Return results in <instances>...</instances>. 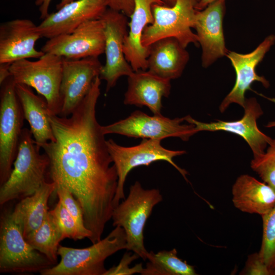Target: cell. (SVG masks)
<instances>
[{
	"mask_svg": "<svg viewBox=\"0 0 275 275\" xmlns=\"http://www.w3.org/2000/svg\"><path fill=\"white\" fill-rule=\"evenodd\" d=\"M55 192L59 198V201L66 208L79 226L82 229L88 230L84 224L82 209L73 195L69 190L62 187H56Z\"/></svg>",
	"mask_w": 275,
	"mask_h": 275,
	"instance_id": "f546056e",
	"label": "cell"
},
{
	"mask_svg": "<svg viewBox=\"0 0 275 275\" xmlns=\"http://www.w3.org/2000/svg\"><path fill=\"white\" fill-rule=\"evenodd\" d=\"M41 38L38 25L30 19L18 18L1 23L0 64L40 58L45 53L37 50L35 45Z\"/></svg>",
	"mask_w": 275,
	"mask_h": 275,
	"instance_id": "2e32d148",
	"label": "cell"
},
{
	"mask_svg": "<svg viewBox=\"0 0 275 275\" xmlns=\"http://www.w3.org/2000/svg\"><path fill=\"white\" fill-rule=\"evenodd\" d=\"M75 0H61V2L56 6V9L58 10L65 5ZM52 0H36L35 5L38 8L40 13V19H44L48 15V10Z\"/></svg>",
	"mask_w": 275,
	"mask_h": 275,
	"instance_id": "836d02e7",
	"label": "cell"
},
{
	"mask_svg": "<svg viewBox=\"0 0 275 275\" xmlns=\"http://www.w3.org/2000/svg\"><path fill=\"white\" fill-rule=\"evenodd\" d=\"M11 64H0V84L2 85L6 79L10 77V66Z\"/></svg>",
	"mask_w": 275,
	"mask_h": 275,
	"instance_id": "e575fe53",
	"label": "cell"
},
{
	"mask_svg": "<svg viewBox=\"0 0 275 275\" xmlns=\"http://www.w3.org/2000/svg\"><path fill=\"white\" fill-rule=\"evenodd\" d=\"M243 117L235 121L216 120L205 123L198 121L190 116L184 117V120L194 124L198 132L201 131H225L237 134L248 143L253 156L262 154L272 139L258 128L257 121L263 114L259 103L255 98L245 99Z\"/></svg>",
	"mask_w": 275,
	"mask_h": 275,
	"instance_id": "5bb4252c",
	"label": "cell"
},
{
	"mask_svg": "<svg viewBox=\"0 0 275 275\" xmlns=\"http://www.w3.org/2000/svg\"><path fill=\"white\" fill-rule=\"evenodd\" d=\"M184 117L170 119L162 115L149 116L135 111L127 118L111 124L101 126L104 134H118L129 137L162 140L177 137L183 141L198 132L194 124H182Z\"/></svg>",
	"mask_w": 275,
	"mask_h": 275,
	"instance_id": "30bf717a",
	"label": "cell"
},
{
	"mask_svg": "<svg viewBox=\"0 0 275 275\" xmlns=\"http://www.w3.org/2000/svg\"><path fill=\"white\" fill-rule=\"evenodd\" d=\"M56 185L45 181L32 195L22 199L15 206L22 221L24 238L43 223L49 211L48 201Z\"/></svg>",
	"mask_w": 275,
	"mask_h": 275,
	"instance_id": "cb8c5ba5",
	"label": "cell"
},
{
	"mask_svg": "<svg viewBox=\"0 0 275 275\" xmlns=\"http://www.w3.org/2000/svg\"><path fill=\"white\" fill-rule=\"evenodd\" d=\"M105 40L100 18L81 24L70 33L48 39L41 50L69 59L98 57L104 53Z\"/></svg>",
	"mask_w": 275,
	"mask_h": 275,
	"instance_id": "7c38bea8",
	"label": "cell"
},
{
	"mask_svg": "<svg viewBox=\"0 0 275 275\" xmlns=\"http://www.w3.org/2000/svg\"><path fill=\"white\" fill-rule=\"evenodd\" d=\"M162 1L166 3V5L169 6H173L176 2V0H162Z\"/></svg>",
	"mask_w": 275,
	"mask_h": 275,
	"instance_id": "8d00e7d4",
	"label": "cell"
},
{
	"mask_svg": "<svg viewBox=\"0 0 275 275\" xmlns=\"http://www.w3.org/2000/svg\"><path fill=\"white\" fill-rule=\"evenodd\" d=\"M35 142L30 129L23 128L13 168L1 186L0 205L33 195L46 181L49 159Z\"/></svg>",
	"mask_w": 275,
	"mask_h": 275,
	"instance_id": "7a4b0ae2",
	"label": "cell"
},
{
	"mask_svg": "<svg viewBox=\"0 0 275 275\" xmlns=\"http://www.w3.org/2000/svg\"><path fill=\"white\" fill-rule=\"evenodd\" d=\"M268 146L266 151L253 157L251 168L275 190V139H272Z\"/></svg>",
	"mask_w": 275,
	"mask_h": 275,
	"instance_id": "f1b7e54d",
	"label": "cell"
},
{
	"mask_svg": "<svg viewBox=\"0 0 275 275\" xmlns=\"http://www.w3.org/2000/svg\"><path fill=\"white\" fill-rule=\"evenodd\" d=\"M25 239L35 250L44 255L55 265L57 264L59 244L64 239L49 211L41 225Z\"/></svg>",
	"mask_w": 275,
	"mask_h": 275,
	"instance_id": "484cf974",
	"label": "cell"
},
{
	"mask_svg": "<svg viewBox=\"0 0 275 275\" xmlns=\"http://www.w3.org/2000/svg\"><path fill=\"white\" fill-rule=\"evenodd\" d=\"M271 274L275 275V265L273 267L271 270Z\"/></svg>",
	"mask_w": 275,
	"mask_h": 275,
	"instance_id": "f35d334b",
	"label": "cell"
},
{
	"mask_svg": "<svg viewBox=\"0 0 275 275\" xmlns=\"http://www.w3.org/2000/svg\"><path fill=\"white\" fill-rule=\"evenodd\" d=\"M15 89L24 118L30 125L35 143L40 146L54 141L55 138L49 119L50 113L45 99L35 94L28 86L16 84Z\"/></svg>",
	"mask_w": 275,
	"mask_h": 275,
	"instance_id": "603a6c76",
	"label": "cell"
},
{
	"mask_svg": "<svg viewBox=\"0 0 275 275\" xmlns=\"http://www.w3.org/2000/svg\"><path fill=\"white\" fill-rule=\"evenodd\" d=\"M12 76L2 85L0 96V185L13 169L23 130L24 119Z\"/></svg>",
	"mask_w": 275,
	"mask_h": 275,
	"instance_id": "9c48e42d",
	"label": "cell"
},
{
	"mask_svg": "<svg viewBox=\"0 0 275 275\" xmlns=\"http://www.w3.org/2000/svg\"><path fill=\"white\" fill-rule=\"evenodd\" d=\"M265 126L268 128L275 127V121L268 122Z\"/></svg>",
	"mask_w": 275,
	"mask_h": 275,
	"instance_id": "74e56055",
	"label": "cell"
},
{
	"mask_svg": "<svg viewBox=\"0 0 275 275\" xmlns=\"http://www.w3.org/2000/svg\"><path fill=\"white\" fill-rule=\"evenodd\" d=\"M108 8L130 17L134 9V0H106Z\"/></svg>",
	"mask_w": 275,
	"mask_h": 275,
	"instance_id": "d6a6232c",
	"label": "cell"
},
{
	"mask_svg": "<svg viewBox=\"0 0 275 275\" xmlns=\"http://www.w3.org/2000/svg\"><path fill=\"white\" fill-rule=\"evenodd\" d=\"M63 58L45 53L37 60L22 59L12 63L11 75L15 84L33 88L46 100L50 114L60 116L62 107L60 86Z\"/></svg>",
	"mask_w": 275,
	"mask_h": 275,
	"instance_id": "8992f818",
	"label": "cell"
},
{
	"mask_svg": "<svg viewBox=\"0 0 275 275\" xmlns=\"http://www.w3.org/2000/svg\"><path fill=\"white\" fill-rule=\"evenodd\" d=\"M140 258L135 253L131 254L130 252H126L123 256L119 263L107 269L104 275H131L135 273H141L143 270L142 263L135 264L133 267L129 265L134 260Z\"/></svg>",
	"mask_w": 275,
	"mask_h": 275,
	"instance_id": "4dcf8cb0",
	"label": "cell"
},
{
	"mask_svg": "<svg viewBox=\"0 0 275 275\" xmlns=\"http://www.w3.org/2000/svg\"><path fill=\"white\" fill-rule=\"evenodd\" d=\"M100 85L98 76L70 116L49 114L55 140L39 146L49 159L47 175L51 182L69 190L80 205L92 243L101 239L112 218L118 181L105 134L96 118Z\"/></svg>",
	"mask_w": 275,
	"mask_h": 275,
	"instance_id": "6da1fadb",
	"label": "cell"
},
{
	"mask_svg": "<svg viewBox=\"0 0 275 275\" xmlns=\"http://www.w3.org/2000/svg\"><path fill=\"white\" fill-rule=\"evenodd\" d=\"M104 28L106 62L99 77L106 82V93L113 88L118 79L129 76L133 72L126 59L124 44L128 34L127 16L123 13L108 8L101 17Z\"/></svg>",
	"mask_w": 275,
	"mask_h": 275,
	"instance_id": "8fae6325",
	"label": "cell"
},
{
	"mask_svg": "<svg viewBox=\"0 0 275 275\" xmlns=\"http://www.w3.org/2000/svg\"><path fill=\"white\" fill-rule=\"evenodd\" d=\"M49 211L54 217L63 239L68 238L76 241L85 238L89 239L91 237L90 231L82 229L60 201Z\"/></svg>",
	"mask_w": 275,
	"mask_h": 275,
	"instance_id": "4316f807",
	"label": "cell"
},
{
	"mask_svg": "<svg viewBox=\"0 0 275 275\" xmlns=\"http://www.w3.org/2000/svg\"><path fill=\"white\" fill-rule=\"evenodd\" d=\"M148 262L141 275H196L194 266L177 256L176 249L161 251L156 253L150 251Z\"/></svg>",
	"mask_w": 275,
	"mask_h": 275,
	"instance_id": "d4e9b609",
	"label": "cell"
},
{
	"mask_svg": "<svg viewBox=\"0 0 275 275\" xmlns=\"http://www.w3.org/2000/svg\"><path fill=\"white\" fill-rule=\"evenodd\" d=\"M216 0H199L196 6V9L201 10L204 9L208 5Z\"/></svg>",
	"mask_w": 275,
	"mask_h": 275,
	"instance_id": "d590c367",
	"label": "cell"
},
{
	"mask_svg": "<svg viewBox=\"0 0 275 275\" xmlns=\"http://www.w3.org/2000/svg\"><path fill=\"white\" fill-rule=\"evenodd\" d=\"M104 238L89 247L75 249L59 245L60 262L40 272L41 275H104L106 258L126 249L124 230L116 226Z\"/></svg>",
	"mask_w": 275,
	"mask_h": 275,
	"instance_id": "277c9868",
	"label": "cell"
},
{
	"mask_svg": "<svg viewBox=\"0 0 275 275\" xmlns=\"http://www.w3.org/2000/svg\"><path fill=\"white\" fill-rule=\"evenodd\" d=\"M243 275H270L271 271L264 263L259 252L250 254L243 269L239 273Z\"/></svg>",
	"mask_w": 275,
	"mask_h": 275,
	"instance_id": "1f68e13d",
	"label": "cell"
},
{
	"mask_svg": "<svg viewBox=\"0 0 275 275\" xmlns=\"http://www.w3.org/2000/svg\"><path fill=\"white\" fill-rule=\"evenodd\" d=\"M232 195L233 205L243 212L262 216L275 206V190L249 175H241L236 179Z\"/></svg>",
	"mask_w": 275,
	"mask_h": 275,
	"instance_id": "44dd1931",
	"label": "cell"
},
{
	"mask_svg": "<svg viewBox=\"0 0 275 275\" xmlns=\"http://www.w3.org/2000/svg\"><path fill=\"white\" fill-rule=\"evenodd\" d=\"M198 1L176 0L172 6L153 5L154 21L143 32L142 45L148 47L157 40L172 37L185 48L190 43L198 45V36L191 30L195 25Z\"/></svg>",
	"mask_w": 275,
	"mask_h": 275,
	"instance_id": "52a82bcc",
	"label": "cell"
},
{
	"mask_svg": "<svg viewBox=\"0 0 275 275\" xmlns=\"http://www.w3.org/2000/svg\"><path fill=\"white\" fill-rule=\"evenodd\" d=\"M225 0H216L204 9L197 10L194 28L202 49V64L207 68L218 59L226 56L223 22Z\"/></svg>",
	"mask_w": 275,
	"mask_h": 275,
	"instance_id": "ac0fdd59",
	"label": "cell"
},
{
	"mask_svg": "<svg viewBox=\"0 0 275 275\" xmlns=\"http://www.w3.org/2000/svg\"><path fill=\"white\" fill-rule=\"evenodd\" d=\"M134 3L131 20L128 24L129 30L124 41V52L134 71L146 70L149 49L142 45L143 34L146 26L153 22L152 5L166 4L162 0H134Z\"/></svg>",
	"mask_w": 275,
	"mask_h": 275,
	"instance_id": "ffe728a7",
	"label": "cell"
},
{
	"mask_svg": "<svg viewBox=\"0 0 275 275\" xmlns=\"http://www.w3.org/2000/svg\"><path fill=\"white\" fill-rule=\"evenodd\" d=\"M275 43V35L268 36L252 52L246 54L229 51L226 56L230 60L236 73L234 86L224 98L219 106L221 113L224 112L231 103L244 106L245 93L251 89V86L255 81L260 82L265 88L269 83L263 76L258 75L256 68L264 58L266 53Z\"/></svg>",
	"mask_w": 275,
	"mask_h": 275,
	"instance_id": "9a60e30c",
	"label": "cell"
},
{
	"mask_svg": "<svg viewBox=\"0 0 275 275\" xmlns=\"http://www.w3.org/2000/svg\"><path fill=\"white\" fill-rule=\"evenodd\" d=\"M106 0H75L49 15L38 25L41 37L50 39L73 32L81 24L101 18Z\"/></svg>",
	"mask_w": 275,
	"mask_h": 275,
	"instance_id": "e0dca14e",
	"label": "cell"
},
{
	"mask_svg": "<svg viewBox=\"0 0 275 275\" xmlns=\"http://www.w3.org/2000/svg\"><path fill=\"white\" fill-rule=\"evenodd\" d=\"M262 217L263 234L259 253L271 271L275 265V206Z\"/></svg>",
	"mask_w": 275,
	"mask_h": 275,
	"instance_id": "83f0119b",
	"label": "cell"
},
{
	"mask_svg": "<svg viewBox=\"0 0 275 275\" xmlns=\"http://www.w3.org/2000/svg\"><path fill=\"white\" fill-rule=\"evenodd\" d=\"M106 145L118 176L117 189L113 201L114 208L121 200L125 199L124 188L126 177L134 168L148 166L155 161L164 160L173 166L188 181L187 172L173 161L175 157L185 154L184 150L167 149L161 145V140L153 139H143L140 144L132 147L120 146L109 139L106 140Z\"/></svg>",
	"mask_w": 275,
	"mask_h": 275,
	"instance_id": "ba28073f",
	"label": "cell"
},
{
	"mask_svg": "<svg viewBox=\"0 0 275 275\" xmlns=\"http://www.w3.org/2000/svg\"><path fill=\"white\" fill-rule=\"evenodd\" d=\"M170 81L149 70L134 71L128 76L124 103L140 107L146 106L154 115H161L162 98L168 97L170 93Z\"/></svg>",
	"mask_w": 275,
	"mask_h": 275,
	"instance_id": "d6986e66",
	"label": "cell"
},
{
	"mask_svg": "<svg viewBox=\"0 0 275 275\" xmlns=\"http://www.w3.org/2000/svg\"><path fill=\"white\" fill-rule=\"evenodd\" d=\"M162 200L159 189H145L136 181L130 186L127 197L113 211V226L121 227L125 232L126 250L136 253L144 261L149 252L144 245V229L154 206Z\"/></svg>",
	"mask_w": 275,
	"mask_h": 275,
	"instance_id": "5b68a950",
	"label": "cell"
},
{
	"mask_svg": "<svg viewBox=\"0 0 275 275\" xmlns=\"http://www.w3.org/2000/svg\"><path fill=\"white\" fill-rule=\"evenodd\" d=\"M149 47L147 69L163 78L179 77L189 58V54L175 38L157 40Z\"/></svg>",
	"mask_w": 275,
	"mask_h": 275,
	"instance_id": "7402d4cb",
	"label": "cell"
},
{
	"mask_svg": "<svg viewBox=\"0 0 275 275\" xmlns=\"http://www.w3.org/2000/svg\"><path fill=\"white\" fill-rule=\"evenodd\" d=\"M102 66L98 57L63 58L60 116L68 117L72 114L88 93L95 78L99 76Z\"/></svg>",
	"mask_w": 275,
	"mask_h": 275,
	"instance_id": "4fadbf2b",
	"label": "cell"
},
{
	"mask_svg": "<svg viewBox=\"0 0 275 275\" xmlns=\"http://www.w3.org/2000/svg\"><path fill=\"white\" fill-rule=\"evenodd\" d=\"M55 264L25 240L21 217L14 208L5 209L0 219V272H40Z\"/></svg>",
	"mask_w": 275,
	"mask_h": 275,
	"instance_id": "3957f363",
	"label": "cell"
}]
</instances>
